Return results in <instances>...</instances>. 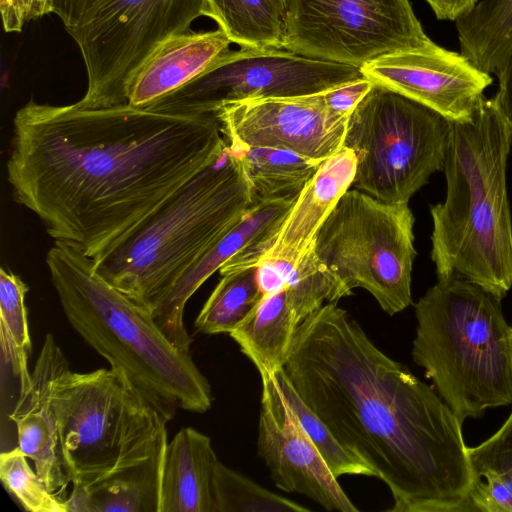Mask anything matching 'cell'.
Returning <instances> with one entry per match:
<instances>
[{
  "mask_svg": "<svg viewBox=\"0 0 512 512\" xmlns=\"http://www.w3.org/2000/svg\"><path fill=\"white\" fill-rule=\"evenodd\" d=\"M46 263L74 330L110 367L123 370L165 418L177 408L210 409L211 386L191 354L169 341L149 310L101 277L92 258L54 242Z\"/></svg>",
  "mask_w": 512,
  "mask_h": 512,
  "instance_id": "cell-4",
  "label": "cell"
},
{
  "mask_svg": "<svg viewBox=\"0 0 512 512\" xmlns=\"http://www.w3.org/2000/svg\"><path fill=\"white\" fill-rule=\"evenodd\" d=\"M238 150L223 153L133 233L93 259L96 272L151 311L255 205Z\"/></svg>",
  "mask_w": 512,
  "mask_h": 512,
  "instance_id": "cell-5",
  "label": "cell"
},
{
  "mask_svg": "<svg viewBox=\"0 0 512 512\" xmlns=\"http://www.w3.org/2000/svg\"><path fill=\"white\" fill-rule=\"evenodd\" d=\"M414 223L407 203L349 189L321 226L315 251L351 292L365 289L394 315L412 303Z\"/></svg>",
  "mask_w": 512,
  "mask_h": 512,
  "instance_id": "cell-10",
  "label": "cell"
},
{
  "mask_svg": "<svg viewBox=\"0 0 512 512\" xmlns=\"http://www.w3.org/2000/svg\"><path fill=\"white\" fill-rule=\"evenodd\" d=\"M226 146L215 113L31 99L13 118L7 180L54 242L96 259Z\"/></svg>",
  "mask_w": 512,
  "mask_h": 512,
  "instance_id": "cell-1",
  "label": "cell"
},
{
  "mask_svg": "<svg viewBox=\"0 0 512 512\" xmlns=\"http://www.w3.org/2000/svg\"><path fill=\"white\" fill-rule=\"evenodd\" d=\"M27 285L11 271L0 270V339L3 362L19 379V392L26 391L32 380L28 357L32 345L25 296Z\"/></svg>",
  "mask_w": 512,
  "mask_h": 512,
  "instance_id": "cell-28",
  "label": "cell"
},
{
  "mask_svg": "<svg viewBox=\"0 0 512 512\" xmlns=\"http://www.w3.org/2000/svg\"><path fill=\"white\" fill-rule=\"evenodd\" d=\"M414 362L463 423L512 404L510 330L501 299L450 276L415 304Z\"/></svg>",
  "mask_w": 512,
  "mask_h": 512,
  "instance_id": "cell-6",
  "label": "cell"
},
{
  "mask_svg": "<svg viewBox=\"0 0 512 512\" xmlns=\"http://www.w3.org/2000/svg\"><path fill=\"white\" fill-rule=\"evenodd\" d=\"M260 377L258 454L274 484L305 495L328 511L357 512L284 398L275 375Z\"/></svg>",
  "mask_w": 512,
  "mask_h": 512,
  "instance_id": "cell-15",
  "label": "cell"
},
{
  "mask_svg": "<svg viewBox=\"0 0 512 512\" xmlns=\"http://www.w3.org/2000/svg\"><path fill=\"white\" fill-rule=\"evenodd\" d=\"M218 460L207 435L181 428L165 447L160 512H216L213 474Z\"/></svg>",
  "mask_w": 512,
  "mask_h": 512,
  "instance_id": "cell-21",
  "label": "cell"
},
{
  "mask_svg": "<svg viewBox=\"0 0 512 512\" xmlns=\"http://www.w3.org/2000/svg\"><path fill=\"white\" fill-rule=\"evenodd\" d=\"M2 23L6 32H21L27 22L24 0H0Z\"/></svg>",
  "mask_w": 512,
  "mask_h": 512,
  "instance_id": "cell-36",
  "label": "cell"
},
{
  "mask_svg": "<svg viewBox=\"0 0 512 512\" xmlns=\"http://www.w3.org/2000/svg\"><path fill=\"white\" fill-rule=\"evenodd\" d=\"M365 78L439 113L450 122L469 120L493 79L472 62L436 43L386 55L361 66Z\"/></svg>",
  "mask_w": 512,
  "mask_h": 512,
  "instance_id": "cell-14",
  "label": "cell"
},
{
  "mask_svg": "<svg viewBox=\"0 0 512 512\" xmlns=\"http://www.w3.org/2000/svg\"><path fill=\"white\" fill-rule=\"evenodd\" d=\"M512 130L493 98L451 122L446 195L430 207L431 259L438 280L458 276L503 299L512 287V218L507 161Z\"/></svg>",
  "mask_w": 512,
  "mask_h": 512,
  "instance_id": "cell-3",
  "label": "cell"
},
{
  "mask_svg": "<svg viewBox=\"0 0 512 512\" xmlns=\"http://www.w3.org/2000/svg\"><path fill=\"white\" fill-rule=\"evenodd\" d=\"M472 495L473 511L512 512V486L501 475L489 472L483 475Z\"/></svg>",
  "mask_w": 512,
  "mask_h": 512,
  "instance_id": "cell-33",
  "label": "cell"
},
{
  "mask_svg": "<svg viewBox=\"0 0 512 512\" xmlns=\"http://www.w3.org/2000/svg\"><path fill=\"white\" fill-rule=\"evenodd\" d=\"M206 0H53V11L76 43L87 88L76 103H127L126 85L164 41L191 31Z\"/></svg>",
  "mask_w": 512,
  "mask_h": 512,
  "instance_id": "cell-8",
  "label": "cell"
},
{
  "mask_svg": "<svg viewBox=\"0 0 512 512\" xmlns=\"http://www.w3.org/2000/svg\"><path fill=\"white\" fill-rule=\"evenodd\" d=\"M303 402L389 488L393 512L473 511L481 480L462 422L433 389L381 351L337 303L297 327L283 367Z\"/></svg>",
  "mask_w": 512,
  "mask_h": 512,
  "instance_id": "cell-2",
  "label": "cell"
},
{
  "mask_svg": "<svg viewBox=\"0 0 512 512\" xmlns=\"http://www.w3.org/2000/svg\"><path fill=\"white\" fill-rule=\"evenodd\" d=\"M216 512H307L308 508L275 494L219 460L213 474Z\"/></svg>",
  "mask_w": 512,
  "mask_h": 512,
  "instance_id": "cell-30",
  "label": "cell"
},
{
  "mask_svg": "<svg viewBox=\"0 0 512 512\" xmlns=\"http://www.w3.org/2000/svg\"><path fill=\"white\" fill-rule=\"evenodd\" d=\"M433 42L409 0H288L283 49L360 67Z\"/></svg>",
  "mask_w": 512,
  "mask_h": 512,
  "instance_id": "cell-11",
  "label": "cell"
},
{
  "mask_svg": "<svg viewBox=\"0 0 512 512\" xmlns=\"http://www.w3.org/2000/svg\"><path fill=\"white\" fill-rule=\"evenodd\" d=\"M296 198L270 199L253 205L228 233L181 276L162 302L151 311L154 321L170 342L190 353L192 338L184 325V308L189 298L239 252L253 247L251 253L259 259Z\"/></svg>",
  "mask_w": 512,
  "mask_h": 512,
  "instance_id": "cell-16",
  "label": "cell"
},
{
  "mask_svg": "<svg viewBox=\"0 0 512 512\" xmlns=\"http://www.w3.org/2000/svg\"><path fill=\"white\" fill-rule=\"evenodd\" d=\"M494 74L498 78V90L493 100L512 130V46Z\"/></svg>",
  "mask_w": 512,
  "mask_h": 512,
  "instance_id": "cell-35",
  "label": "cell"
},
{
  "mask_svg": "<svg viewBox=\"0 0 512 512\" xmlns=\"http://www.w3.org/2000/svg\"><path fill=\"white\" fill-rule=\"evenodd\" d=\"M215 115L232 147L284 149L319 163L342 149L349 120L328 108L323 93L227 102Z\"/></svg>",
  "mask_w": 512,
  "mask_h": 512,
  "instance_id": "cell-13",
  "label": "cell"
},
{
  "mask_svg": "<svg viewBox=\"0 0 512 512\" xmlns=\"http://www.w3.org/2000/svg\"><path fill=\"white\" fill-rule=\"evenodd\" d=\"M167 433L148 455L87 484L73 483L67 512H160Z\"/></svg>",
  "mask_w": 512,
  "mask_h": 512,
  "instance_id": "cell-20",
  "label": "cell"
},
{
  "mask_svg": "<svg viewBox=\"0 0 512 512\" xmlns=\"http://www.w3.org/2000/svg\"><path fill=\"white\" fill-rule=\"evenodd\" d=\"M360 67L286 49L228 50L207 73L148 105L178 113H215L224 103L324 93L363 78Z\"/></svg>",
  "mask_w": 512,
  "mask_h": 512,
  "instance_id": "cell-12",
  "label": "cell"
},
{
  "mask_svg": "<svg viewBox=\"0 0 512 512\" xmlns=\"http://www.w3.org/2000/svg\"><path fill=\"white\" fill-rule=\"evenodd\" d=\"M288 0H206L205 17L240 48L283 49Z\"/></svg>",
  "mask_w": 512,
  "mask_h": 512,
  "instance_id": "cell-23",
  "label": "cell"
},
{
  "mask_svg": "<svg viewBox=\"0 0 512 512\" xmlns=\"http://www.w3.org/2000/svg\"><path fill=\"white\" fill-rule=\"evenodd\" d=\"M53 402L71 484L90 483L148 455L167 433L169 420L121 369H68Z\"/></svg>",
  "mask_w": 512,
  "mask_h": 512,
  "instance_id": "cell-7",
  "label": "cell"
},
{
  "mask_svg": "<svg viewBox=\"0 0 512 512\" xmlns=\"http://www.w3.org/2000/svg\"><path fill=\"white\" fill-rule=\"evenodd\" d=\"M275 377L287 403L337 479L344 475L376 477L375 471L359 456L344 447L328 426L303 402L283 369L278 371Z\"/></svg>",
  "mask_w": 512,
  "mask_h": 512,
  "instance_id": "cell-29",
  "label": "cell"
},
{
  "mask_svg": "<svg viewBox=\"0 0 512 512\" xmlns=\"http://www.w3.org/2000/svg\"><path fill=\"white\" fill-rule=\"evenodd\" d=\"M27 21L52 13L53 0H24Z\"/></svg>",
  "mask_w": 512,
  "mask_h": 512,
  "instance_id": "cell-38",
  "label": "cell"
},
{
  "mask_svg": "<svg viewBox=\"0 0 512 512\" xmlns=\"http://www.w3.org/2000/svg\"><path fill=\"white\" fill-rule=\"evenodd\" d=\"M231 44L219 28L167 39L129 79L127 103L145 107L178 90L211 70Z\"/></svg>",
  "mask_w": 512,
  "mask_h": 512,
  "instance_id": "cell-19",
  "label": "cell"
},
{
  "mask_svg": "<svg viewBox=\"0 0 512 512\" xmlns=\"http://www.w3.org/2000/svg\"><path fill=\"white\" fill-rule=\"evenodd\" d=\"M439 20L455 21L472 9L478 0H425Z\"/></svg>",
  "mask_w": 512,
  "mask_h": 512,
  "instance_id": "cell-37",
  "label": "cell"
},
{
  "mask_svg": "<svg viewBox=\"0 0 512 512\" xmlns=\"http://www.w3.org/2000/svg\"><path fill=\"white\" fill-rule=\"evenodd\" d=\"M299 324L284 285L264 295L229 335L260 375L274 376L286 363Z\"/></svg>",
  "mask_w": 512,
  "mask_h": 512,
  "instance_id": "cell-22",
  "label": "cell"
},
{
  "mask_svg": "<svg viewBox=\"0 0 512 512\" xmlns=\"http://www.w3.org/2000/svg\"><path fill=\"white\" fill-rule=\"evenodd\" d=\"M17 446L0 455V478L7 490L29 512H67L65 498L49 491Z\"/></svg>",
  "mask_w": 512,
  "mask_h": 512,
  "instance_id": "cell-31",
  "label": "cell"
},
{
  "mask_svg": "<svg viewBox=\"0 0 512 512\" xmlns=\"http://www.w3.org/2000/svg\"><path fill=\"white\" fill-rule=\"evenodd\" d=\"M373 83L363 77L323 93L328 108L335 114L350 117L356 106L368 93Z\"/></svg>",
  "mask_w": 512,
  "mask_h": 512,
  "instance_id": "cell-34",
  "label": "cell"
},
{
  "mask_svg": "<svg viewBox=\"0 0 512 512\" xmlns=\"http://www.w3.org/2000/svg\"><path fill=\"white\" fill-rule=\"evenodd\" d=\"M257 265L264 266L285 285L290 303L300 323L325 303H337L341 298L352 294L320 260L315 247L295 263L264 259Z\"/></svg>",
  "mask_w": 512,
  "mask_h": 512,
  "instance_id": "cell-26",
  "label": "cell"
},
{
  "mask_svg": "<svg viewBox=\"0 0 512 512\" xmlns=\"http://www.w3.org/2000/svg\"><path fill=\"white\" fill-rule=\"evenodd\" d=\"M356 167V156L346 147L321 162L258 262L278 259L295 263L315 247L321 226L352 186Z\"/></svg>",
  "mask_w": 512,
  "mask_h": 512,
  "instance_id": "cell-18",
  "label": "cell"
},
{
  "mask_svg": "<svg viewBox=\"0 0 512 512\" xmlns=\"http://www.w3.org/2000/svg\"><path fill=\"white\" fill-rule=\"evenodd\" d=\"M454 22L460 53L494 73L512 46V0H480Z\"/></svg>",
  "mask_w": 512,
  "mask_h": 512,
  "instance_id": "cell-24",
  "label": "cell"
},
{
  "mask_svg": "<svg viewBox=\"0 0 512 512\" xmlns=\"http://www.w3.org/2000/svg\"><path fill=\"white\" fill-rule=\"evenodd\" d=\"M468 453L480 478L493 472L512 481V412L495 434L476 447H468Z\"/></svg>",
  "mask_w": 512,
  "mask_h": 512,
  "instance_id": "cell-32",
  "label": "cell"
},
{
  "mask_svg": "<svg viewBox=\"0 0 512 512\" xmlns=\"http://www.w3.org/2000/svg\"><path fill=\"white\" fill-rule=\"evenodd\" d=\"M510 352H511V361H512V328L510 330Z\"/></svg>",
  "mask_w": 512,
  "mask_h": 512,
  "instance_id": "cell-39",
  "label": "cell"
},
{
  "mask_svg": "<svg viewBox=\"0 0 512 512\" xmlns=\"http://www.w3.org/2000/svg\"><path fill=\"white\" fill-rule=\"evenodd\" d=\"M221 276L195 320L197 331L204 334H229L264 296L257 280V267L234 270Z\"/></svg>",
  "mask_w": 512,
  "mask_h": 512,
  "instance_id": "cell-27",
  "label": "cell"
},
{
  "mask_svg": "<svg viewBox=\"0 0 512 512\" xmlns=\"http://www.w3.org/2000/svg\"><path fill=\"white\" fill-rule=\"evenodd\" d=\"M232 148L240 153L255 203L297 197L321 164L284 149Z\"/></svg>",
  "mask_w": 512,
  "mask_h": 512,
  "instance_id": "cell-25",
  "label": "cell"
},
{
  "mask_svg": "<svg viewBox=\"0 0 512 512\" xmlns=\"http://www.w3.org/2000/svg\"><path fill=\"white\" fill-rule=\"evenodd\" d=\"M451 122L373 83L349 117L343 147L357 160L352 186L382 202L409 203L443 170Z\"/></svg>",
  "mask_w": 512,
  "mask_h": 512,
  "instance_id": "cell-9",
  "label": "cell"
},
{
  "mask_svg": "<svg viewBox=\"0 0 512 512\" xmlns=\"http://www.w3.org/2000/svg\"><path fill=\"white\" fill-rule=\"evenodd\" d=\"M68 369L53 335L46 334L31 373V386L19 393L9 415L17 429L18 447L33 461L49 491L59 497L72 479L62 451L53 398L57 381Z\"/></svg>",
  "mask_w": 512,
  "mask_h": 512,
  "instance_id": "cell-17",
  "label": "cell"
}]
</instances>
